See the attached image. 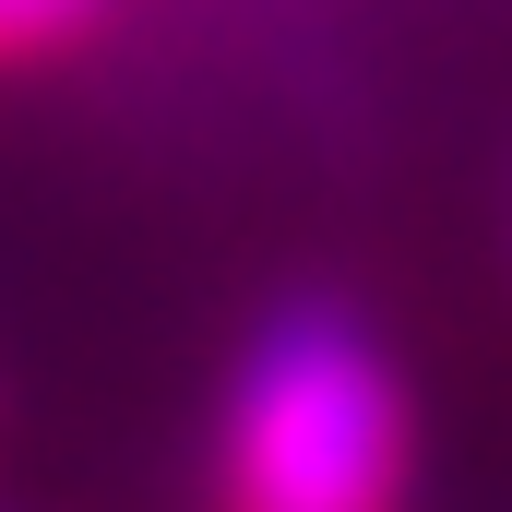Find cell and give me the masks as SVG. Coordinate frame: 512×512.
<instances>
[{
    "label": "cell",
    "mask_w": 512,
    "mask_h": 512,
    "mask_svg": "<svg viewBox=\"0 0 512 512\" xmlns=\"http://www.w3.org/2000/svg\"><path fill=\"white\" fill-rule=\"evenodd\" d=\"M215 512H405L417 501V382L393 334L334 298L286 286L215 382Z\"/></svg>",
    "instance_id": "cell-1"
},
{
    "label": "cell",
    "mask_w": 512,
    "mask_h": 512,
    "mask_svg": "<svg viewBox=\"0 0 512 512\" xmlns=\"http://www.w3.org/2000/svg\"><path fill=\"white\" fill-rule=\"evenodd\" d=\"M120 0H0V60H60L108 24Z\"/></svg>",
    "instance_id": "cell-2"
},
{
    "label": "cell",
    "mask_w": 512,
    "mask_h": 512,
    "mask_svg": "<svg viewBox=\"0 0 512 512\" xmlns=\"http://www.w3.org/2000/svg\"><path fill=\"white\" fill-rule=\"evenodd\" d=\"M501 274H512V179H501Z\"/></svg>",
    "instance_id": "cell-3"
}]
</instances>
